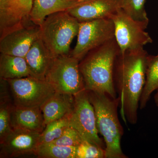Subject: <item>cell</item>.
<instances>
[{"label": "cell", "instance_id": "6da1fadb", "mask_svg": "<svg viewBox=\"0 0 158 158\" xmlns=\"http://www.w3.org/2000/svg\"><path fill=\"white\" fill-rule=\"evenodd\" d=\"M148 54L144 47L119 53L114 69V83L123 121L136 124L140 98L146 79Z\"/></svg>", "mask_w": 158, "mask_h": 158}, {"label": "cell", "instance_id": "7a4b0ae2", "mask_svg": "<svg viewBox=\"0 0 158 158\" xmlns=\"http://www.w3.org/2000/svg\"><path fill=\"white\" fill-rule=\"evenodd\" d=\"M120 50L115 38L90 51L79 62L85 90L117 98L114 69Z\"/></svg>", "mask_w": 158, "mask_h": 158}, {"label": "cell", "instance_id": "3957f363", "mask_svg": "<svg viewBox=\"0 0 158 158\" xmlns=\"http://www.w3.org/2000/svg\"><path fill=\"white\" fill-rule=\"evenodd\" d=\"M87 91L95 111L98 132L104 140L105 158H128L121 148L124 131L118 118L119 98H113L106 93Z\"/></svg>", "mask_w": 158, "mask_h": 158}, {"label": "cell", "instance_id": "277c9868", "mask_svg": "<svg viewBox=\"0 0 158 158\" xmlns=\"http://www.w3.org/2000/svg\"><path fill=\"white\" fill-rule=\"evenodd\" d=\"M80 23L65 11L50 15L40 26V38L54 59L70 55V44L77 36Z\"/></svg>", "mask_w": 158, "mask_h": 158}, {"label": "cell", "instance_id": "5b68a950", "mask_svg": "<svg viewBox=\"0 0 158 158\" xmlns=\"http://www.w3.org/2000/svg\"><path fill=\"white\" fill-rule=\"evenodd\" d=\"M80 61L70 55L55 58L45 80L56 92L75 95L85 90L84 79L79 69Z\"/></svg>", "mask_w": 158, "mask_h": 158}, {"label": "cell", "instance_id": "8992f818", "mask_svg": "<svg viewBox=\"0 0 158 158\" xmlns=\"http://www.w3.org/2000/svg\"><path fill=\"white\" fill-rule=\"evenodd\" d=\"M7 81L13 103L16 107L40 108L56 92L46 80L30 76Z\"/></svg>", "mask_w": 158, "mask_h": 158}, {"label": "cell", "instance_id": "52a82bcc", "mask_svg": "<svg viewBox=\"0 0 158 158\" xmlns=\"http://www.w3.org/2000/svg\"><path fill=\"white\" fill-rule=\"evenodd\" d=\"M76 45L70 55L81 61L90 51L115 38V27L110 18L82 22Z\"/></svg>", "mask_w": 158, "mask_h": 158}, {"label": "cell", "instance_id": "ba28073f", "mask_svg": "<svg viewBox=\"0 0 158 158\" xmlns=\"http://www.w3.org/2000/svg\"><path fill=\"white\" fill-rule=\"evenodd\" d=\"M110 19L114 23L115 38L120 52L128 49L144 47V46L152 42V38L145 31L148 23L134 20L121 9Z\"/></svg>", "mask_w": 158, "mask_h": 158}, {"label": "cell", "instance_id": "9c48e42d", "mask_svg": "<svg viewBox=\"0 0 158 158\" xmlns=\"http://www.w3.org/2000/svg\"><path fill=\"white\" fill-rule=\"evenodd\" d=\"M73 112L69 117V126L77 130L84 140L106 148L103 141L98 136L94 108L89 100L86 90L74 95Z\"/></svg>", "mask_w": 158, "mask_h": 158}, {"label": "cell", "instance_id": "30bf717a", "mask_svg": "<svg viewBox=\"0 0 158 158\" xmlns=\"http://www.w3.org/2000/svg\"><path fill=\"white\" fill-rule=\"evenodd\" d=\"M40 27L31 23L0 37L1 53L25 57L33 44L40 38Z\"/></svg>", "mask_w": 158, "mask_h": 158}, {"label": "cell", "instance_id": "8fae6325", "mask_svg": "<svg viewBox=\"0 0 158 158\" xmlns=\"http://www.w3.org/2000/svg\"><path fill=\"white\" fill-rule=\"evenodd\" d=\"M40 133L22 129H12L0 142V158L17 157L34 154L40 144Z\"/></svg>", "mask_w": 158, "mask_h": 158}, {"label": "cell", "instance_id": "7c38bea8", "mask_svg": "<svg viewBox=\"0 0 158 158\" xmlns=\"http://www.w3.org/2000/svg\"><path fill=\"white\" fill-rule=\"evenodd\" d=\"M34 0H0V37L31 22Z\"/></svg>", "mask_w": 158, "mask_h": 158}, {"label": "cell", "instance_id": "4fadbf2b", "mask_svg": "<svg viewBox=\"0 0 158 158\" xmlns=\"http://www.w3.org/2000/svg\"><path fill=\"white\" fill-rule=\"evenodd\" d=\"M119 2L120 0H87L67 11L80 22L110 18L120 9Z\"/></svg>", "mask_w": 158, "mask_h": 158}, {"label": "cell", "instance_id": "5bb4252c", "mask_svg": "<svg viewBox=\"0 0 158 158\" xmlns=\"http://www.w3.org/2000/svg\"><path fill=\"white\" fill-rule=\"evenodd\" d=\"M73 94L56 92L40 107L45 125L51 122L69 117L74 108Z\"/></svg>", "mask_w": 158, "mask_h": 158}, {"label": "cell", "instance_id": "9a60e30c", "mask_svg": "<svg viewBox=\"0 0 158 158\" xmlns=\"http://www.w3.org/2000/svg\"><path fill=\"white\" fill-rule=\"evenodd\" d=\"M12 129L42 133L46 127L40 107H19L14 106L11 113Z\"/></svg>", "mask_w": 158, "mask_h": 158}, {"label": "cell", "instance_id": "2e32d148", "mask_svg": "<svg viewBox=\"0 0 158 158\" xmlns=\"http://www.w3.org/2000/svg\"><path fill=\"white\" fill-rule=\"evenodd\" d=\"M25 58L28 65L31 76L45 80L46 76L54 59L40 38L34 42Z\"/></svg>", "mask_w": 158, "mask_h": 158}, {"label": "cell", "instance_id": "e0dca14e", "mask_svg": "<svg viewBox=\"0 0 158 158\" xmlns=\"http://www.w3.org/2000/svg\"><path fill=\"white\" fill-rule=\"evenodd\" d=\"M78 3L77 0H34L30 20L36 25L40 26L47 16L67 11Z\"/></svg>", "mask_w": 158, "mask_h": 158}, {"label": "cell", "instance_id": "ac0fdd59", "mask_svg": "<svg viewBox=\"0 0 158 158\" xmlns=\"http://www.w3.org/2000/svg\"><path fill=\"white\" fill-rule=\"evenodd\" d=\"M31 76L25 58L3 53L0 55V78L9 80Z\"/></svg>", "mask_w": 158, "mask_h": 158}, {"label": "cell", "instance_id": "d6986e66", "mask_svg": "<svg viewBox=\"0 0 158 158\" xmlns=\"http://www.w3.org/2000/svg\"><path fill=\"white\" fill-rule=\"evenodd\" d=\"M9 83L0 78V142L11 131V113L14 106Z\"/></svg>", "mask_w": 158, "mask_h": 158}, {"label": "cell", "instance_id": "ffe728a7", "mask_svg": "<svg viewBox=\"0 0 158 158\" xmlns=\"http://www.w3.org/2000/svg\"><path fill=\"white\" fill-rule=\"evenodd\" d=\"M158 90V54L156 56L149 55L148 58L145 85L139 103V108L141 110L146 107L151 94Z\"/></svg>", "mask_w": 158, "mask_h": 158}, {"label": "cell", "instance_id": "44dd1931", "mask_svg": "<svg viewBox=\"0 0 158 158\" xmlns=\"http://www.w3.org/2000/svg\"><path fill=\"white\" fill-rule=\"evenodd\" d=\"M77 147L59 146L53 143L40 144L35 156L40 158H77Z\"/></svg>", "mask_w": 158, "mask_h": 158}, {"label": "cell", "instance_id": "7402d4cb", "mask_svg": "<svg viewBox=\"0 0 158 158\" xmlns=\"http://www.w3.org/2000/svg\"><path fill=\"white\" fill-rule=\"evenodd\" d=\"M146 0H120L119 7L132 19L140 23H149L145 11Z\"/></svg>", "mask_w": 158, "mask_h": 158}, {"label": "cell", "instance_id": "603a6c76", "mask_svg": "<svg viewBox=\"0 0 158 158\" xmlns=\"http://www.w3.org/2000/svg\"><path fill=\"white\" fill-rule=\"evenodd\" d=\"M69 126V117L51 122L40 133V144L53 142L60 138L65 130Z\"/></svg>", "mask_w": 158, "mask_h": 158}, {"label": "cell", "instance_id": "cb8c5ba5", "mask_svg": "<svg viewBox=\"0 0 158 158\" xmlns=\"http://www.w3.org/2000/svg\"><path fill=\"white\" fill-rule=\"evenodd\" d=\"M105 158V149L84 140L77 147V158Z\"/></svg>", "mask_w": 158, "mask_h": 158}, {"label": "cell", "instance_id": "d4e9b609", "mask_svg": "<svg viewBox=\"0 0 158 158\" xmlns=\"http://www.w3.org/2000/svg\"><path fill=\"white\" fill-rule=\"evenodd\" d=\"M83 140L84 139L76 130L69 127L60 138L51 143L65 147H77Z\"/></svg>", "mask_w": 158, "mask_h": 158}, {"label": "cell", "instance_id": "484cf974", "mask_svg": "<svg viewBox=\"0 0 158 158\" xmlns=\"http://www.w3.org/2000/svg\"><path fill=\"white\" fill-rule=\"evenodd\" d=\"M155 102L156 105L158 106V90L157 92L156 93L154 96Z\"/></svg>", "mask_w": 158, "mask_h": 158}, {"label": "cell", "instance_id": "4316f807", "mask_svg": "<svg viewBox=\"0 0 158 158\" xmlns=\"http://www.w3.org/2000/svg\"><path fill=\"white\" fill-rule=\"evenodd\" d=\"M87 1V0H77L79 3L81 2H84V1Z\"/></svg>", "mask_w": 158, "mask_h": 158}]
</instances>
